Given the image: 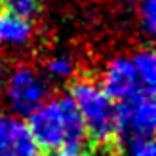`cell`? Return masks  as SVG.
Returning a JSON list of instances; mask_svg holds the SVG:
<instances>
[{
    "label": "cell",
    "instance_id": "cell-7",
    "mask_svg": "<svg viewBox=\"0 0 156 156\" xmlns=\"http://www.w3.org/2000/svg\"><path fill=\"white\" fill-rule=\"evenodd\" d=\"M133 69L137 73V78L141 82V88L147 91H152L156 88V57L152 50H141L135 53V57L131 59Z\"/></svg>",
    "mask_w": 156,
    "mask_h": 156
},
{
    "label": "cell",
    "instance_id": "cell-4",
    "mask_svg": "<svg viewBox=\"0 0 156 156\" xmlns=\"http://www.w3.org/2000/svg\"><path fill=\"white\" fill-rule=\"evenodd\" d=\"M48 86L33 67H17L8 82V99L12 108L21 116H29L44 103Z\"/></svg>",
    "mask_w": 156,
    "mask_h": 156
},
{
    "label": "cell",
    "instance_id": "cell-1",
    "mask_svg": "<svg viewBox=\"0 0 156 156\" xmlns=\"http://www.w3.org/2000/svg\"><path fill=\"white\" fill-rule=\"evenodd\" d=\"M27 128L42 154H53L63 147H93L71 97H57L36 107L29 114Z\"/></svg>",
    "mask_w": 156,
    "mask_h": 156
},
{
    "label": "cell",
    "instance_id": "cell-3",
    "mask_svg": "<svg viewBox=\"0 0 156 156\" xmlns=\"http://www.w3.org/2000/svg\"><path fill=\"white\" fill-rule=\"evenodd\" d=\"M156 126L154 93L139 90L126 101L114 107V133L116 143H128L131 139H151Z\"/></svg>",
    "mask_w": 156,
    "mask_h": 156
},
{
    "label": "cell",
    "instance_id": "cell-2",
    "mask_svg": "<svg viewBox=\"0 0 156 156\" xmlns=\"http://www.w3.org/2000/svg\"><path fill=\"white\" fill-rule=\"evenodd\" d=\"M71 99L86 126V133L93 147L118 152L114 133V107L99 84L91 80H76L71 86Z\"/></svg>",
    "mask_w": 156,
    "mask_h": 156
},
{
    "label": "cell",
    "instance_id": "cell-15",
    "mask_svg": "<svg viewBox=\"0 0 156 156\" xmlns=\"http://www.w3.org/2000/svg\"><path fill=\"white\" fill-rule=\"evenodd\" d=\"M0 4H2V0H0Z\"/></svg>",
    "mask_w": 156,
    "mask_h": 156
},
{
    "label": "cell",
    "instance_id": "cell-8",
    "mask_svg": "<svg viewBox=\"0 0 156 156\" xmlns=\"http://www.w3.org/2000/svg\"><path fill=\"white\" fill-rule=\"evenodd\" d=\"M23 128H25V122L0 114V152L13 151L15 141Z\"/></svg>",
    "mask_w": 156,
    "mask_h": 156
},
{
    "label": "cell",
    "instance_id": "cell-12",
    "mask_svg": "<svg viewBox=\"0 0 156 156\" xmlns=\"http://www.w3.org/2000/svg\"><path fill=\"white\" fill-rule=\"evenodd\" d=\"M129 156H156V147L152 139H131L126 143Z\"/></svg>",
    "mask_w": 156,
    "mask_h": 156
},
{
    "label": "cell",
    "instance_id": "cell-13",
    "mask_svg": "<svg viewBox=\"0 0 156 156\" xmlns=\"http://www.w3.org/2000/svg\"><path fill=\"white\" fill-rule=\"evenodd\" d=\"M2 82H4V65L0 61V86H2Z\"/></svg>",
    "mask_w": 156,
    "mask_h": 156
},
{
    "label": "cell",
    "instance_id": "cell-10",
    "mask_svg": "<svg viewBox=\"0 0 156 156\" xmlns=\"http://www.w3.org/2000/svg\"><path fill=\"white\" fill-rule=\"evenodd\" d=\"M141 23L149 34H154L156 30V0H141Z\"/></svg>",
    "mask_w": 156,
    "mask_h": 156
},
{
    "label": "cell",
    "instance_id": "cell-9",
    "mask_svg": "<svg viewBox=\"0 0 156 156\" xmlns=\"http://www.w3.org/2000/svg\"><path fill=\"white\" fill-rule=\"evenodd\" d=\"M2 6L8 13L27 21L40 12V0H2Z\"/></svg>",
    "mask_w": 156,
    "mask_h": 156
},
{
    "label": "cell",
    "instance_id": "cell-14",
    "mask_svg": "<svg viewBox=\"0 0 156 156\" xmlns=\"http://www.w3.org/2000/svg\"><path fill=\"white\" fill-rule=\"evenodd\" d=\"M0 156H21V154L13 152V151H8V152H0Z\"/></svg>",
    "mask_w": 156,
    "mask_h": 156
},
{
    "label": "cell",
    "instance_id": "cell-6",
    "mask_svg": "<svg viewBox=\"0 0 156 156\" xmlns=\"http://www.w3.org/2000/svg\"><path fill=\"white\" fill-rule=\"evenodd\" d=\"M30 34H33V27L27 19L15 17V15L8 13L6 10L0 12V44H25Z\"/></svg>",
    "mask_w": 156,
    "mask_h": 156
},
{
    "label": "cell",
    "instance_id": "cell-11",
    "mask_svg": "<svg viewBox=\"0 0 156 156\" xmlns=\"http://www.w3.org/2000/svg\"><path fill=\"white\" fill-rule=\"evenodd\" d=\"M48 73L51 76H57V78H67L73 74V61L71 57H65V55H59V57H53L48 61Z\"/></svg>",
    "mask_w": 156,
    "mask_h": 156
},
{
    "label": "cell",
    "instance_id": "cell-5",
    "mask_svg": "<svg viewBox=\"0 0 156 156\" xmlns=\"http://www.w3.org/2000/svg\"><path fill=\"white\" fill-rule=\"evenodd\" d=\"M101 88L111 101H126L139 90H143L133 63L126 57H116L107 65Z\"/></svg>",
    "mask_w": 156,
    "mask_h": 156
}]
</instances>
